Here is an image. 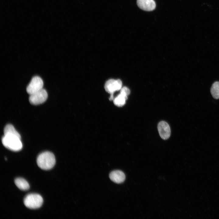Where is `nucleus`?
Listing matches in <instances>:
<instances>
[{"mask_svg": "<svg viewBox=\"0 0 219 219\" xmlns=\"http://www.w3.org/2000/svg\"><path fill=\"white\" fill-rule=\"evenodd\" d=\"M36 162L38 166L40 169L48 170L51 169L54 166L56 160L53 153L49 151H45L38 155Z\"/></svg>", "mask_w": 219, "mask_h": 219, "instance_id": "obj_1", "label": "nucleus"}, {"mask_svg": "<svg viewBox=\"0 0 219 219\" xmlns=\"http://www.w3.org/2000/svg\"><path fill=\"white\" fill-rule=\"evenodd\" d=\"M3 145L7 148L13 151H18L22 148L21 136L14 135H4L2 139Z\"/></svg>", "mask_w": 219, "mask_h": 219, "instance_id": "obj_2", "label": "nucleus"}, {"mask_svg": "<svg viewBox=\"0 0 219 219\" xmlns=\"http://www.w3.org/2000/svg\"><path fill=\"white\" fill-rule=\"evenodd\" d=\"M43 202L42 197L36 193H30L24 198L23 203L25 206L30 209H38L42 206Z\"/></svg>", "mask_w": 219, "mask_h": 219, "instance_id": "obj_3", "label": "nucleus"}, {"mask_svg": "<svg viewBox=\"0 0 219 219\" xmlns=\"http://www.w3.org/2000/svg\"><path fill=\"white\" fill-rule=\"evenodd\" d=\"M48 94L43 88L40 90L30 95L29 98L30 103L34 105H37L44 102L47 99Z\"/></svg>", "mask_w": 219, "mask_h": 219, "instance_id": "obj_4", "label": "nucleus"}, {"mask_svg": "<svg viewBox=\"0 0 219 219\" xmlns=\"http://www.w3.org/2000/svg\"><path fill=\"white\" fill-rule=\"evenodd\" d=\"M43 85L42 79L38 76H34L27 87L26 92L30 95L32 94L43 89Z\"/></svg>", "mask_w": 219, "mask_h": 219, "instance_id": "obj_5", "label": "nucleus"}, {"mask_svg": "<svg viewBox=\"0 0 219 219\" xmlns=\"http://www.w3.org/2000/svg\"><path fill=\"white\" fill-rule=\"evenodd\" d=\"M122 85V82L120 79H110L106 82L105 89L110 94H113L114 92L121 89Z\"/></svg>", "mask_w": 219, "mask_h": 219, "instance_id": "obj_6", "label": "nucleus"}, {"mask_svg": "<svg viewBox=\"0 0 219 219\" xmlns=\"http://www.w3.org/2000/svg\"><path fill=\"white\" fill-rule=\"evenodd\" d=\"M158 130L160 137L164 140L168 139L170 135L171 130L169 124L166 122L161 121L158 124Z\"/></svg>", "mask_w": 219, "mask_h": 219, "instance_id": "obj_7", "label": "nucleus"}, {"mask_svg": "<svg viewBox=\"0 0 219 219\" xmlns=\"http://www.w3.org/2000/svg\"><path fill=\"white\" fill-rule=\"evenodd\" d=\"M137 4L140 9L146 11H152L156 7L154 0H137Z\"/></svg>", "mask_w": 219, "mask_h": 219, "instance_id": "obj_8", "label": "nucleus"}, {"mask_svg": "<svg viewBox=\"0 0 219 219\" xmlns=\"http://www.w3.org/2000/svg\"><path fill=\"white\" fill-rule=\"evenodd\" d=\"M110 179L116 183L123 182L125 179V176L122 171L119 170H114L111 172L109 175Z\"/></svg>", "mask_w": 219, "mask_h": 219, "instance_id": "obj_9", "label": "nucleus"}, {"mask_svg": "<svg viewBox=\"0 0 219 219\" xmlns=\"http://www.w3.org/2000/svg\"><path fill=\"white\" fill-rule=\"evenodd\" d=\"M14 182L17 187L21 190L26 191L30 188L28 183L23 178H17L15 179Z\"/></svg>", "mask_w": 219, "mask_h": 219, "instance_id": "obj_10", "label": "nucleus"}, {"mask_svg": "<svg viewBox=\"0 0 219 219\" xmlns=\"http://www.w3.org/2000/svg\"><path fill=\"white\" fill-rule=\"evenodd\" d=\"M127 96L120 93L113 100L114 104L118 107L123 106L127 99Z\"/></svg>", "mask_w": 219, "mask_h": 219, "instance_id": "obj_11", "label": "nucleus"}, {"mask_svg": "<svg viewBox=\"0 0 219 219\" xmlns=\"http://www.w3.org/2000/svg\"><path fill=\"white\" fill-rule=\"evenodd\" d=\"M210 92L214 99H219V82H216L212 84L210 89Z\"/></svg>", "mask_w": 219, "mask_h": 219, "instance_id": "obj_12", "label": "nucleus"}, {"mask_svg": "<svg viewBox=\"0 0 219 219\" xmlns=\"http://www.w3.org/2000/svg\"><path fill=\"white\" fill-rule=\"evenodd\" d=\"M4 135H14L20 136L13 125L10 124L7 125L4 130Z\"/></svg>", "mask_w": 219, "mask_h": 219, "instance_id": "obj_13", "label": "nucleus"}, {"mask_svg": "<svg viewBox=\"0 0 219 219\" xmlns=\"http://www.w3.org/2000/svg\"><path fill=\"white\" fill-rule=\"evenodd\" d=\"M130 91L127 87H124L122 88L121 90L120 93L127 96L130 93Z\"/></svg>", "mask_w": 219, "mask_h": 219, "instance_id": "obj_14", "label": "nucleus"}, {"mask_svg": "<svg viewBox=\"0 0 219 219\" xmlns=\"http://www.w3.org/2000/svg\"><path fill=\"white\" fill-rule=\"evenodd\" d=\"M114 99L113 94H111L109 98V100H113Z\"/></svg>", "mask_w": 219, "mask_h": 219, "instance_id": "obj_15", "label": "nucleus"}]
</instances>
